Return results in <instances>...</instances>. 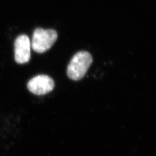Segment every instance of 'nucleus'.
<instances>
[{"mask_svg":"<svg viewBox=\"0 0 156 156\" xmlns=\"http://www.w3.org/2000/svg\"><path fill=\"white\" fill-rule=\"evenodd\" d=\"M92 62V57L89 52L80 51L72 58L67 68V75L71 80L82 79Z\"/></svg>","mask_w":156,"mask_h":156,"instance_id":"f257e3e1","label":"nucleus"},{"mask_svg":"<svg viewBox=\"0 0 156 156\" xmlns=\"http://www.w3.org/2000/svg\"><path fill=\"white\" fill-rule=\"evenodd\" d=\"M57 33L53 29L37 28L33 32L31 46L37 53H44L52 47L57 39Z\"/></svg>","mask_w":156,"mask_h":156,"instance_id":"f03ea898","label":"nucleus"},{"mask_svg":"<svg viewBox=\"0 0 156 156\" xmlns=\"http://www.w3.org/2000/svg\"><path fill=\"white\" fill-rule=\"evenodd\" d=\"M54 81L50 76L39 75L29 80L27 83L28 90L36 95H44L53 90Z\"/></svg>","mask_w":156,"mask_h":156,"instance_id":"7ed1b4c3","label":"nucleus"},{"mask_svg":"<svg viewBox=\"0 0 156 156\" xmlns=\"http://www.w3.org/2000/svg\"><path fill=\"white\" fill-rule=\"evenodd\" d=\"M31 58V42L26 35L18 36L14 42V58L17 63L23 64Z\"/></svg>","mask_w":156,"mask_h":156,"instance_id":"20e7f679","label":"nucleus"}]
</instances>
